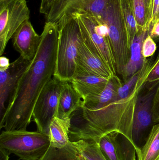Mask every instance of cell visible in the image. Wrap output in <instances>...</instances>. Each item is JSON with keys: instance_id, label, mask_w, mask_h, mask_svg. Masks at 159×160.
<instances>
[{"instance_id": "obj_1", "label": "cell", "mask_w": 159, "mask_h": 160, "mask_svg": "<svg viewBox=\"0 0 159 160\" xmlns=\"http://www.w3.org/2000/svg\"><path fill=\"white\" fill-rule=\"evenodd\" d=\"M58 25L46 22L37 53L20 80L0 119L6 131H25L32 118L35 102L55 74Z\"/></svg>"}, {"instance_id": "obj_2", "label": "cell", "mask_w": 159, "mask_h": 160, "mask_svg": "<svg viewBox=\"0 0 159 160\" xmlns=\"http://www.w3.org/2000/svg\"><path fill=\"white\" fill-rule=\"evenodd\" d=\"M147 76L141 80L128 98L111 102L101 94L84 99L81 106L70 116L69 141H92L113 132L125 136L133 145L137 155L141 149L134 144L132 128L137 98Z\"/></svg>"}, {"instance_id": "obj_3", "label": "cell", "mask_w": 159, "mask_h": 160, "mask_svg": "<svg viewBox=\"0 0 159 160\" xmlns=\"http://www.w3.org/2000/svg\"><path fill=\"white\" fill-rule=\"evenodd\" d=\"M58 39L56 70L54 77L70 82L77 69V45L80 28L76 17L64 16L58 22Z\"/></svg>"}, {"instance_id": "obj_4", "label": "cell", "mask_w": 159, "mask_h": 160, "mask_svg": "<svg viewBox=\"0 0 159 160\" xmlns=\"http://www.w3.org/2000/svg\"><path fill=\"white\" fill-rule=\"evenodd\" d=\"M102 20L108 27V39L115 63L116 73L121 76L130 57L128 33L120 0H108Z\"/></svg>"}, {"instance_id": "obj_5", "label": "cell", "mask_w": 159, "mask_h": 160, "mask_svg": "<svg viewBox=\"0 0 159 160\" xmlns=\"http://www.w3.org/2000/svg\"><path fill=\"white\" fill-rule=\"evenodd\" d=\"M50 145L49 135L38 131H4L0 135V148L22 160H39Z\"/></svg>"}, {"instance_id": "obj_6", "label": "cell", "mask_w": 159, "mask_h": 160, "mask_svg": "<svg viewBox=\"0 0 159 160\" xmlns=\"http://www.w3.org/2000/svg\"><path fill=\"white\" fill-rule=\"evenodd\" d=\"M81 37L85 44L98 55L116 75L115 63L109 44V39L101 34L99 19L87 15L76 14Z\"/></svg>"}, {"instance_id": "obj_7", "label": "cell", "mask_w": 159, "mask_h": 160, "mask_svg": "<svg viewBox=\"0 0 159 160\" xmlns=\"http://www.w3.org/2000/svg\"><path fill=\"white\" fill-rule=\"evenodd\" d=\"M62 81L53 77L45 87L34 107L32 118L38 131L49 135V126L57 117Z\"/></svg>"}, {"instance_id": "obj_8", "label": "cell", "mask_w": 159, "mask_h": 160, "mask_svg": "<svg viewBox=\"0 0 159 160\" xmlns=\"http://www.w3.org/2000/svg\"><path fill=\"white\" fill-rule=\"evenodd\" d=\"M30 18V11L25 0H10L0 4L1 56L16 31Z\"/></svg>"}, {"instance_id": "obj_9", "label": "cell", "mask_w": 159, "mask_h": 160, "mask_svg": "<svg viewBox=\"0 0 159 160\" xmlns=\"http://www.w3.org/2000/svg\"><path fill=\"white\" fill-rule=\"evenodd\" d=\"M159 82L146 83L138 95L135 105L132 138L134 144L139 147L140 142L143 140L146 132L154 123L152 116V104L154 94Z\"/></svg>"}, {"instance_id": "obj_10", "label": "cell", "mask_w": 159, "mask_h": 160, "mask_svg": "<svg viewBox=\"0 0 159 160\" xmlns=\"http://www.w3.org/2000/svg\"><path fill=\"white\" fill-rule=\"evenodd\" d=\"M108 0H60L51 8L46 22L58 24L64 16L87 15L102 19Z\"/></svg>"}, {"instance_id": "obj_11", "label": "cell", "mask_w": 159, "mask_h": 160, "mask_svg": "<svg viewBox=\"0 0 159 160\" xmlns=\"http://www.w3.org/2000/svg\"><path fill=\"white\" fill-rule=\"evenodd\" d=\"M31 62L20 56L10 63L6 70H0V119L6 109V102L12 97L20 80Z\"/></svg>"}, {"instance_id": "obj_12", "label": "cell", "mask_w": 159, "mask_h": 160, "mask_svg": "<svg viewBox=\"0 0 159 160\" xmlns=\"http://www.w3.org/2000/svg\"><path fill=\"white\" fill-rule=\"evenodd\" d=\"M13 46L20 56L31 62L36 55L41 36L34 29L30 20L24 22L13 35Z\"/></svg>"}, {"instance_id": "obj_13", "label": "cell", "mask_w": 159, "mask_h": 160, "mask_svg": "<svg viewBox=\"0 0 159 160\" xmlns=\"http://www.w3.org/2000/svg\"><path fill=\"white\" fill-rule=\"evenodd\" d=\"M77 68L103 78H112L114 73L105 63L87 46L80 33L76 56Z\"/></svg>"}, {"instance_id": "obj_14", "label": "cell", "mask_w": 159, "mask_h": 160, "mask_svg": "<svg viewBox=\"0 0 159 160\" xmlns=\"http://www.w3.org/2000/svg\"><path fill=\"white\" fill-rule=\"evenodd\" d=\"M110 78L77 68L70 82L84 99L100 95L106 87Z\"/></svg>"}, {"instance_id": "obj_15", "label": "cell", "mask_w": 159, "mask_h": 160, "mask_svg": "<svg viewBox=\"0 0 159 160\" xmlns=\"http://www.w3.org/2000/svg\"><path fill=\"white\" fill-rule=\"evenodd\" d=\"M148 32L149 29L138 27L137 33L130 47L129 60L121 75L123 82L128 81L143 67L146 58L142 54V46Z\"/></svg>"}, {"instance_id": "obj_16", "label": "cell", "mask_w": 159, "mask_h": 160, "mask_svg": "<svg viewBox=\"0 0 159 160\" xmlns=\"http://www.w3.org/2000/svg\"><path fill=\"white\" fill-rule=\"evenodd\" d=\"M83 98L70 82L62 81L57 117L70 118L82 103Z\"/></svg>"}, {"instance_id": "obj_17", "label": "cell", "mask_w": 159, "mask_h": 160, "mask_svg": "<svg viewBox=\"0 0 159 160\" xmlns=\"http://www.w3.org/2000/svg\"><path fill=\"white\" fill-rule=\"evenodd\" d=\"M70 118L55 117L52 119L49 126V135L50 145L57 148H62L69 142V132Z\"/></svg>"}, {"instance_id": "obj_18", "label": "cell", "mask_w": 159, "mask_h": 160, "mask_svg": "<svg viewBox=\"0 0 159 160\" xmlns=\"http://www.w3.org/2000/svg\"><path fill=\"white\" fill-rule=\"evenodd\" d=\"M137 157L138 160H159V123L152 127Z\"/></svg>"}, {"instance_id": "obj_19", "label": "cell", "mask_w": 159, "mask_h": 160, "mask_svg": "<svg viewBox=\"0 0 159 160\" xmlns=\"http://www.w3.org/2000/svg\"><path fill=\"white\" fill-rule=\"evenodd\" d=\"M119 160H136V150L131 142L118 132H112Z\"/></svg>"}, {"instance_id": "obj_20", "label": "cell", "mask_w": 159, "mask_h": 160, "mask_svg": "<svg viewBox=\"0 0 159 160\" xmlns=\"http://www.w3.org/2000/svg\"><path fill=\"white\" fill-rule=\"evenodd\" d=\"M72 143L77 150L80 160H106L100 149L98 143L92 141H80Z\"/></svg>"}, {"instance_id": "obj_21", "label": "cell", "mask_w": 159, "mask_h": 160, "mask_svg": "<svg viewBox=\"0 0 159 160\" xmlns=\"http://www.w3.org/2000/svg\"><path fill=\"white\" fill-rule=\"evenodd\" d=\"M39 160H80L77 150L72 143L62 148L50 145L44 155Z\"/></svg>"}, {"instance_id": "obj_22", "label": "cell", "mask_w": 159, "mask_h": 160, "mask_svg": "<svg viewBox=\"0 0 159 160\" xmlns=\"http://www.w3.org/2000/svg\"><path fill=\"white\" fill-rule=\"evenodd\" d=\"M120 1L121 11L128 33V46L130 49L132 43L138 31V24L129 0H120Z\"/></svg>"}, {"instance_id": "obj_23", "label": "cell", "mask_w": 159, "mask_h": 160, "mask_svg": "<svg viewBox=\"0 0 159 160\" xmlns=\"http://www.w3.org/2000/svg\"><path fill=\"white\" fill-rule=\"evenodd\" d=\"M134 12L138 27L149 29V8L145 0H129Z\"/></svg>"}, {"instance_id": "obj_24", "label": "cell", "mask_w": 159, "mask_h": 160, "mask_svg": "<svg viewBox=\"0 0 159 160\" xmlns=\"http://www.w3.org/2000/svg\"><path fill=\"white\" fill-rule=\"evenodd\" d=\"M100 149L106 160H119L111 133L105 135L98 142Z\"/></svg>"}, {"instance_id": "obj_25", "label": "cell", "mask_w": 159, "mask_h": 160, "mask_svg": "<svg viewBox=\"0 0 159 160\" xmlns=\"http://www.w3.org/2000/svg\"><path fill=\"white\" fill-rule=\"evenodd\" d=\"M157 46L153 38L149 35L146 38L142 46V54L144 58L152 57L157 50Z\"/></svg>"}, {"instance_id": "obj_26", "label": "cell", "mask_w": 159, "mask_h": 160, "mask_svg": "<svg viewBox=\"0 0 159 160\" xmlns=\"http://www.w3.org/2000/svg\"><path fill=\"white\" fill-rule=\"evenodd\" d=\"M159 18V0H149V19L148 27L149 29L156 20Z\"/></svg>"}, {"instance_id": "obj_27", "label": "cell", "mask_w": 159, "mask_h": 160, "mask_svg": "<svg viewBox=\"0 0 159 160\" xmlns=\"http://www.w3.org/2000/svg\"><path fill=\"white\" fill-rule=\"evenodd\" d=\"M157 82H159V56L153 62L146 80V83H153Z\"/></svg>"}, {"instance_id": "obj_28", "label": "cell", "mask_w": 159, "mask_h": 160, "mask_svg": "<svg viewBox=\"0 0 159 160\" xmlns=\"http://www.w3.org/2000/svg\"><path fill=\"white\" fill-rule=\"evenodd\" d=\"M152 112L153 122L159 123V82L153 98Z\"/></svg>"}, {"instance_id": "obj_29", "label": "cell", "mask_w": 159, "mask_h": 160, "mask_svg": "<svg viewBox=\"0 0 159 160\" xmlns=\"http://www.w3.org/2000/svg\"><path fill=\"white\" fill-rule=\"evenodd\" d=\"M60 0H41L40 12L47 16L49 13L52 7Z\"/></svg>"}, {"instance_id": "obj_30", "label": "cell", "mask_w": 159, "mask_h": 160, "mask_svg": "<svg viewBox=\"0 0 159 160\" xmlns=\"http://www.w3.org/2000/svg\"><path fill=\"white\" fill-rule=\"evenodd\" d=\"M148 35L153 38H159V18L150 27Z\"/></svg>"}, {"instance_id": "obj_31", "label": "cell", "mask_w": 159, "mask_h": 160, "mask_svg": "<svg viewBox=\"0 0 159 160\" xmlns=\"http://www.w3.org/2000/svg\"><path fill=\"white\" fill-rule=\"evenodd\" d=\"M10 63L9 59L5 56L0 57V70H5L9 68Z\"/></svg>"}, {"instance_id": "obj_32", "label": "cell", "mask_w": 159, "mask_h": 160, "mask_svg": "<svg viewBox=\"0 0 159 160\" xmlns=\"http://www.w3.org/2000/svg\"><path fill=\"white\" fill-rule=\"evenodd\" d=\"M9 155L7 151L0 148V160H9Z\"/></svg>"}, {"instance_id": "obj_33", "label": "cell", "mask_w": 159, "mask_h": 160, "mask_svg": "<svg viewBox=\"0 0 159 160\" xmlns=\"http://www.w3.org/2000/svg\"><path fill=\"white\" fill-rule=\"evenodd\" d=\"M9 1H10V0H0V4L6 2H8Z\"/></svg>"}, {"instance_id": "obj_34", "label": "cell", "mask_w": 159, "mask_h": 160, "mask_svg": "<svg viewBox=\"0 0 159 160\" xmlns=\"http://www.w3.org/2000/svg\"><path fill=\"white\" fill-rule=\"evenodd\" d=\"M145 1L147 5V6L148 8H149V0H145Z\"/></svg>"}]
</instances>
